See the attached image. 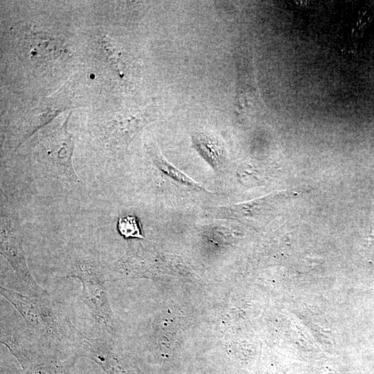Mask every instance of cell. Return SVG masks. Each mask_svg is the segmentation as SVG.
Returning a JSON list of instances; mask_svg holds the SVG:
<instances>
[{
    "label": "cell",
    "mask_w": 374,
    "mask_h": 374,
    "mask_svg": "<svg viewBox=\"0 0 374 374\" xmlns=\"http://www.w3.org/2000/svg\"><path fill=\"white\" fill-rule=\"evenodd\" d=\"M1 294L24 319L26 332L37 344L60 356H81L87 337L72 323L62 305L46 291L31 296L0 287Z\"/></svg>",
    "instance_id": "6da1fadb"
},
{
    "label": "cell",
    "mask_w": 374,
    "mask_h": 374,
    "mask_svg": "<svg viewBox=\"0 0 374 374\" xmlns=\"http://www.w3.org/2000/svg\"><path fill=\"white\" fill-rule=\"evenodd\" d=\"M63 278L80 281L82 296L98 331V337L112 339L115 330L108 282V267L104 265L98 251L90 247L75 246L70 251Z\"/></svg>",
    "instance_id": "7a4b0ae2"
},
{
    "label": "cell",
    "mask_w": 374,
    "mask_h": 374,
    "mask_svg": "<svg viewBox=\"0 0 374 374\" xmlns=\"http://www.w3.org/2000/svg\"><path fill=\"white\" fill-rule=\"evenodd\" d=\"M71 114L59 127L39 140L34 157L45 174L73 186L78 177L72 163L74 142L67 130Z\"/></svg>",
    "instance_id": "3957f363"
},
{
    "label": "cell",
    "mask_w": 374,
    "mask_h": 374,
    "mask_svg": "<svg viewBox=\"0 0 374 374\" xmlns=\"http://www.w3.org/2000/svg\"><path fill=\"white\" fill-rule=\"evenodd\" d=\"M0 252L9 262L27 295L37 296L46 290L35 281L26 262L23 249V232L17 215L1 211Z\"/></svg>",
    "instance_id": "277c9868"
},
{
    "label": "cell",
    "mask_w": 374,
    "mask_h": 374,
    "mask_svg": "<svg viewBox=\"0 0 374 374\" xmlns=\"http://www.w3.org/2000/svg\"><path fill=\"white\" fill-rule=\"evenodd\" d=\"M143 124L141 118L115 116L99 122L94 133L106 151L118 155L126 150Z\"/></svg>",
    "instance_id": "5b68a950"
},
{
    "label": "cell",
    "mask_w": 374,
    "mask_h": 374,
    "mask_svg": "<svg viewBox=\"0 0 374 374\" xmlns=\"http://www.w3.org/2000/svg\"><path fill=\"white\" fill-rule=\"evenodd\" d=\"M69 103H65L57 96L48 97L39 106L33 109L25 117L17 131V150L36 131L51 122L60 113L69 109Z\"/></svg>",
    "instance_id": "8992f818"
},
{
    "label": "cell",
    "mask_w": 374,
    "mask_h": 374,
    "mask_svg": "<svg viewBox=\"0 0 374 374\" xmlns=\"http://www.w3.org/2000/svg\"><path fill=\"white\" fill-rule=\"evenodd\" d=\"M149 154L154 166L165 175L169 176L177 181L188 186L193 189L208 192V190L205 189L200 184L189 177L181 171L179 170V169L167 161L161 154L159 149H158L154 145H152L150 148H149Z\"/></svg>",
    "instance_id": "52a82bcc"
},
{
    "label": "cell",
    "mask_w": 374,
    "mask_h": 374,
    "mask_svg": "<svg viewBox=\"0 0 374 374\" xmlns=\"http://www.w3.org/2000/svg\"><path fill=\"white\" fill-rule=\"evenodd\" d=\"M194 145L200 153L212 162H220L226 155V150L220 139L213 133L202 130L193 138Z\"/></svg>",
    "instance_id": "ba28073f"
},
{
    "label": "cell",
    "mask_w": 374,
    "mask_h": 374,
    "mask_svg": "<svg viewBox=\"0 0 374 374\" xmlns=\"http://www.w3.org/2000/svg\"><path fill=\"white\" fill-rule=\"evenodd\" d=\"M30 44V54L32 58L39 60L59 56L61 53V45L57 40L45 36H37L33 38Z\"/></svg>",
    "instance_id": "9c48e42d"
},
{
    "label": "cell",
    "mask_w": 374,
    "mask_h": 374,
    "mask_svg": "<svg viewBox=\"0 0 374 374\" xmlns=\"http://www.w3.org/2000/svg\"><path fill=\"white\" fill-rule=\"evenodd\" d=\"M117 229L125 238L145 239L140 223L133 215H121L117 221Z\"/></svg>",
    "instance_id": "30bf717a"
},
{
    "label": "cell",
    "mask_w": 374,
    "mask_h": 374,
    "mask_svg": "<svg viewBox=\"0 0 374 374\" xmlns=\"http://www.w3.org/2000/svg\"><path fill=\"white\" fill-rule=\"evenodd\" d=\"M100 43L108 62L120 72L119 52L114 43H113V42L111 41L106 35L103 37Z\"/></svg>",
    "instance_id": "8fae6325"
}]
</instances>
